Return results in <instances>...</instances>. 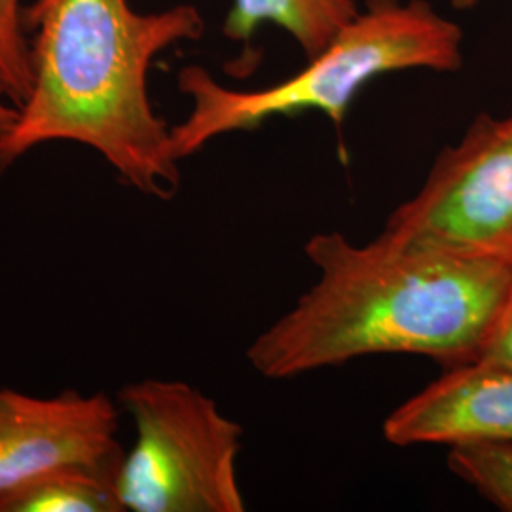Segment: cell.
Segmentation results:
<instances>
[{
  "label": "cell",
  "instance_id": "5b68a950",
  "mask_svg": "<svg viewBox=\"0 0 512 512\" xmlns=\"http://www.w3.org/2000/svg\"><path fill=\"white\" fill-rule=\"evenodd\" d=\"M382 236L512 262V114L476 116L389 215Z\"/></svg>",
  "mask_w": 512,
  "mask_h": 512
},
{
  "label": "cell",
  "instance_id": "8992f818",
  "mask_svg": "<svg viewBox=\"0 0 512 512\" xmlns=\"http://www.w3.org/2000/svg\"><path fill=\"white\" fill-rule=\"evenodd\" d=\"M118 410L105 393L31 397L0 389V507L42 478L120 473Z\"/></svg>",
  "mask_w": 512,
  "mask_h": 512
},
{
  "label": "cell",
  "instance_id": "6da1fadb",
  "mask_svg": "<svg viewBox=\"0 0 512 512\" xmlns=\"http://www.w3.org/2000/svg\"><path fill=\"white\" fill-rule=\"evenodd\" d=\"M317 279L260 332L247 361L268 380L370 355H421L442 368L480 359L512 293V262L378 236L313 234Z\"/></svg>",
  "mask_w": 512,
  "mask_h": 512
},
{
  "label": "cell",
  "instance_id": "9c48e42d",
  "mask_svg": "<svg viewBox=\"0 0 512 512\" xmlns=\"http://www.w3.org/2000/svg\"><path fill=\"white\" fill-rule=\"evenodd\" d=\"M116 482L109 473H59L10 497L0 512H124Z\"/></svg>",
  "mask_w": 512,
  "mask_h": 512
},
{
  "label": "cell",
  "instance_id": "5bb4252c",
  "mask_svg": "<svg viewBox=\"0 0 512 512\" xmlns=\"http://www.w3.org/2000/svg\"><path fill=\"white\" fill-rule=\"evenodd\" d=\"M450 2H452V6L458 8V10H467V8L476 6L480 0H450Z\"/></svg>",
  "mask_w": 512,
  "mask_h": 512
},
{
  "label": "cell",
  "instance_id": "30bf717a",
  "mask_svg": "<svg viewBox=\"0 0 512 512\" xmlns=\"http://www.w3.org/2000/svg\"><path fill=\"white\" fill-rule=\"evenodd\" d=\"M448 467L499 511L512 512V440L454 446Z\"/></svg>",
  "mask_w": 512,
  "mask_h": 512
},
{
  "label": "cell",
  "instance_id": "277c9868",
  "mask_svg": "<svg viewBox=\"0 0 512 512\" xmlns=\"http://www.w3.org/2000/svg\"><path fill=\"white\" fill-rule=\"evenodd\" d=\"M135 425L118 473L129 512H243L238 480L243 427L184 382L143 380L118 393Z\"/></svg>",
  "mask_w": 512,
  "mask_h": 512
},
{
  "label": "cell",
  "instance_id": "7c38bea8",
  "mask_svg": "<svg viewBox=\"0 0 512 512\" xmlns=\"http://www.w3.org/2000/svg\"><path fill=\"white\" fill-rule=\"evenodd\" d=\"M480 361H490V363L512 368V293L505 310L499 317L494 334L490 336L486 348L480 355Z\"/></svg>",
  "mask_w": 512,
  "mask_h": 512
},
{
  "label": "cell",
  "instance_id": "8fae6325",
  "mask_svg": "<svg viewBox=\"0 0 512 512\" xmlns=\"http://www.w3.org/2000/svg\"><path fill=\"white\" fill-rule=\"evenodd\" d=\"M0 84L18 109L33 84L31 38L23 0H0Z\"/></svg>",
  "mask_w": 512,
  "mask_h": 512
},
{
  "label": "cell",
  "instance_id": "7a4b0ae2",
  "mask_svg": "<svg viewBox=\"0 0 512 512\" xmlns=\"http://www.w3.org/2000/svg\"><path fill=\"white\" fill-rule=\"evenodd\" d=\"M33 84L0 141V177L54 141L90 147L141 194L169 202L181 186L171 126L148 73L158 55L205 31L194 4L137 12L128 0H33L25 8Z\"/></svg>",
  "mask_w": 512,
  "mask_h": 512
},
{
  "label": "cell",
  "instance_id": "ba28073f",
  "mask_svg": "<svg viewBox=\"0 0 512 512\" xmlns=\"http://www.w3.org/2000/svg\"><path fill=\"white\" fill-rule=\"evenodd\" d=\"M359 12V0H232L222 33L247 42L258 27L272 23L293 37L306 59H311L321 54Z\"/></svg>",
  "mask_w": 512,
  "mask_h": 512
},
{
  "label": "cell",
  "instance_id": "4fadbf2b",
  "mask_svg": "<svg viewBox=\"0 0 512 512\" xmlns=\"http://www.w3.org/2000/svg\"><path fill=\"white\" fill-rule=\"evenodd\" d=\"M18 114L19 109L16 107V103L10 99V95L0 84V141L10 133V129L14 128Z\"/></svg>",
  "mask_w": 512,
  "mask_h": 512
},
{
  "label": "cell",
  "instance_id": "3957f363",
  "mask_svg": "<svg viewBox=\"0 0 512 512\" xmlns=\"http://www.w3.org/2000/svg\"><path fill=\"white\" fill-rule=\"evenodd\" d=\"M461 65L463 31L429 0H366L321 54L274 86L232 90L203 67H184L179 88L192 107L181 124L171 126V150L183 162L222 135L311 110L340 129L372 80L401 71L456 73Z\"/></svg>",
  "mask_w": 512,
  "mask_h": 512
},
{
  "label": "cell",
  "instance_id": "52a82bcc",
  "mask_svg": "<svg viewBox=\"0 0 512 512\" xmlns=\"http://www.w3.org/2000/svg\"><path fill=\"white\" fill-rule=\"evenodd\" d=\"M384 437L399 448L512 440V368L480 359L444 368L385 418Z\"/></svg>",
  "mask_w": 512,
  "mask_h": 512
}]
</instances>
